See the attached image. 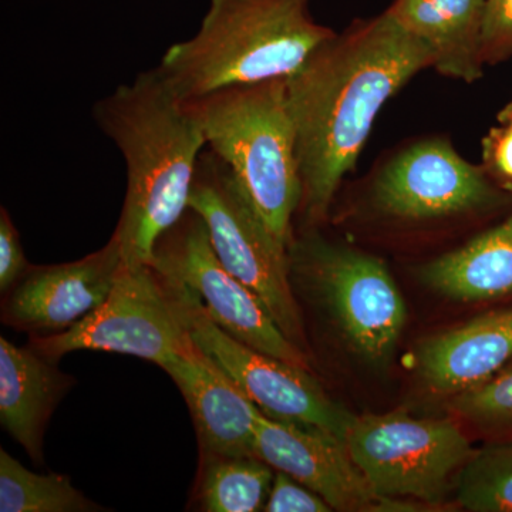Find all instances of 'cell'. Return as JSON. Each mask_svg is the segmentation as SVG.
I'll use <instances>...</instances> for the list:
<instances>
[{
	"label": "cell",
	"mask_w": 512,
	"mask_h": 512,
	"mask_svg": "<svg viewBox=\"0 0 512 512\" xmlns=\"http://www.w3.org/2000/svg\"><path fill=\"white\" fill-rule=\"evenodd\" d=\"M429 66L430 50L387 9L330 37L286 77L308 224L325 220L387 100Z\"/></svg>",
	"instance_id": "1"
},
{
	"label": "cell",
	"mask_w": 512,
	"mask_h": 512,
	"mask_svg": "<svg viewBox=\"0 0 512 512\" xmlns=\"http://www.w3.org/2000/svg\"><path fill=\"white\" fill-rule=\"evenodd\" d=\"M93 119L126 163V198L113 234L123 264L151 265L158 239L188 211L207 148L204 131L158 67L97 101Z\"/></svg>",
	"instance_id": "2"
},
{
	"label": "cell",
	"mask_w": 512,
	"mask_h": 512,
	"mask_svg": "<svg viewBox=\"0 0 512 512\" xmlns=\"http://www.w3.org/2000/svg\"><path fill=\"white\" fill-rule=\"evenodd\" d=\"M311 0H210L200 29L165 52L158 70L181 100L292 76L335 36Z\"/></svg>",
	"instance_id": "3"
},
{
	"label": "cell",
	"mask_w": 512,
	"mask_h": 512,
	"mask_svg": "<svg viewBox=\"0 0 512 512\" xmlns=\"http://www.w3.org/2000/svg\"><path fill=\"white\" fill-rule=\"evenodd\" d=\"M187 104L207 148L228 165L266 228L289 248L302 181L286 79L227 87Z\"/></svg>",
	"instance_id": "4"
},
{
	"label": "cell",
	"mask_w": 512,
	"mask_h": 512,
	"mask_svg": "<svg viewBox=\"0 0 512 512\" xmlns=\"http://www.w3.org/2000/svg\"><path fill=\"white\" fill-rule=\"evenodd\" d=\"M188 210L200 215L225 269L265 303L282 332L306 349L288 248L266 228L228 165L210 148L201 154Z\"/></svg>",
	"instance_id": "5"
},
{
	"label": "cell",
	"mask_w": 512,
	"mask_h": 512,
	"mask_svg": "<svg viewBox=\"0 0 512 512\" xmlns=\"http://www.w3.org/2000/svg\"><path fill=\"white\" fill-rule=\"evenodd\" d=\"M291 281L305 288L332 316L343 338L367 362L392 356L404 325L406 303L386 265L318 237L291 241Z\"/></svg>",
	"instance_id": "6"
},
{
	"label": "cell",
	"mask_w": 512,
	"mask_h": 512,
	"mask_svg": "<svg viewBox=\"0 0 512 512\" xmlns=\"http://www.w3.org/2000/svg\"><path fill=\"white\" fill-rule=\"evenodd\" d=\"M345 444L380 497L439 504L451 476L474 450L454 421L413 419L404 413L353 417Z\"/></svg>",
	"instance_id": "7"
},
{
	"label": "cell",
	"mask_w": 512,
	"mask_h": 512,
	"mask_svg": "<svg viewBox=\"0 0 512 512\" xmlns=\"http://www.w3.org/2000/svg\"><path fill=\"white\" fill-rule=\"evenodd\" d=\"M161 278L195 345L231 377L262 414L319 427L345 441L355 416L330 399L311 370L265 355L232 338L207 315L191 289L167 276Z\"/></svg>",
	"instance_id": "8"
},
{
	"label": "cell",
	"mask_w": 512,
	"mask_h": 512,
	"mask_svg": "<svg viewBox=\"0 0 512 512\" xmlns=\"http://www.w3.org/2000/svg\"><path fill=\"white\" fill-rule=\"evenodd\" d=\"M161 275L150 265H121L106 301L73 328L32 336L29 345L59 362L77 350L121 353L163 366L190 343Z\"/></svg>",
	"instance_id": "9"
},
{
	"label": "cell",
	"mask_w": 512,
	"mask_h": 512,
	"mask_svg": "<svg viewBox=\"0 0 512 512\" xmlns=\"http://www.w3.org/2000/svg\"><path fill=\"white\" fill-rule=\"evenodd\" d=\"M150 266L191 289L207 315L232 338L265 355L312 370L305 350L282 332L265 303L221 264L204 221L194 211L185 212L158 239Z\"/></svg>",
	"instance_id": "10"
},
{
	"label": "cell",
	"mask_w": 512,
	"mask_h": 512,
	"mask_svg": "<svg viewBox=\"0 0 512 512\" xmlns=\"http://www.w3.org/2000/svg\"><path fill=\"white\" fill-rule=\"evenodd\" d=\"M256 457L311 488L336 511H404L402 501L377 495L350 457L345 441L315 426L275 420L261 413Z\"/></svg>",
	"instance_id": "11"
},
{
	"label": "cell",
	"mask_w": 512,
	"mask_h": 512,
	"mask_svg": "<svg viewBox=\"0 0 512 512\" xmlns=\"http://www.w3.org/2000/svg\"><path fill=\"white\" fill-rule=\"evenodd\" d=\"M495 191L483 168L446 141H423L386 165L376 181L377 207L403 220L444 217L485 207Z\"/></svg>",
	"instance_id": "12"
},
{
	"label": "cell",
	"mask_w": 512,
	"mask_h": 512,
	"mask_svg": "<svg viewBox=\"0 0 512 512\" xmlns=\"http://www.w3.org/2000/svg\"><path fill=\"white\" fill-rule=\"evenodd\" d=\"M123 265L119 241L66 264L30 266L2 305V322L32 336L73 328L106 301Z\"/></svg>",
	"instance_id": "13"
},
{
	"label": "cell",
	"mask_w": 512,
	"mask_h": 512,
	"mask_svg": "<svg viewBox=\"0 0 512 512\" xmlns=\"http://www.w3.org/2000/svg\"><path fill=\"white\" fill-rule=\"evenodd\" d=\"M161 369L183 394L201 457H256V424L261 410L194 340Z\"/></svg>",
	"instance_id": "14"
},
{
	"label": "cell",
	"mask_w": 512,
	"mask_h": 512,
	"mask_svg": "<svg viewBox=\"0 0 512 512\" xmlns=\"http://www.w3.org/2000/svg\"><path fill=\"white\" fill-rule=\"evenodd\" d=\"M57 363L30 345L0 338V424L35 464H43L47 424L76 384Z\"/></svg>",
	"instance_id": "15"
},
{
	"label": "cell",
	"mask_w": 512,
	"mask_h": 512,
	"mask_svg": "<svg viewBox=\"0 0 512 512\" xmlns=\"http://www.w3.org/2000/svg\"><path fill=\"white\" fill-rule=\"evenodd\" d=\"M510 359L512 309H507L427 340L417 362L431 390L458 394L497 375Z\"/></svg>",
	"instance_id": "16"
},
{
	"label": "cell",
	"mask_w": 512,
	"mask_h": 512,
	"mask_svg": "<svg viewBox=\"0 0 512 512\" xmlns=\"http://www.w3.org/2000/svg\"><path fill=\"white\" fill-rule=\"evenodd\" d=\"M485 0H396L393 15L424 43L441 74L476 82L483 74Z\"/></svg>",
	"instance_id": "17"
},
{
	"label": "cell",
	"mask_w": 512,
	"mask_h": 512,
	"mask_svg": "<svg viewBox=\"0 0 512 512\" xmlns=\"http://www.w3.org/2000/svg\"><path fill=\"white\" fill-rule=\"evenodd\" d=\"M431 289L458 299L484 301L512 293V215L463 248L434 259L420 271Z\"/></svg>",
	"instance_id": "18"
},
{
	"label": "cell",
	"mask_w": 512,
	"mask_h": 512,
	"mask_svg": "<svg viewBox=\"0 0 512 512\" xmlns=\"http://www.w3.org/2000/svg\"><path fill=\"white\" fill-rule=\"evenodd\" d=\"M274 478V468L258 457H201L198 485L201 511L262 510Z\"/></svg>",
	"instance_id": "19"
},
{
	"label": "cell",
	"mask_w": 512,
	"mask_h": 512,
	"mask_svg": "<svg viewBox=\"0 0 512 512\" xmlns=\"http://www.w3.org/2000/svg\"><path fill=\"white\" fill-rule=\"evenodd\" d=\"M0 511L99 512L107 508L89 500L63 474H37L0 450Z\"/></svg>",
	"instance_id": "20"
},
{
	"label": "cell",
	"mask_w": 512,
	"mask_h": 512,
	"mask_svg": "<svg viewBox=\"0 0 512 512\" xmlns=\"http://www.w3.org/2000/svg\"><path fill=\"white\" fill-rule=\"evenodd\" d=\"M457 501L468 511L512 512V440L474 451L458 476Z\"/></svg>",
	"instance_id": "21"
},
{
	"label": "cell",
	"mask_w": 512,
	"mask_h": 512,
	"mask_svg": "<svg viewBox=\"0 0 512 512\" xmlns=\"http://www.w3.org/2000/svg\"><path fill=\"white\" fill-rule=\"evenodd\" d=\"M453 407L480 429L512 434V369L456 394Z\"/></svg>",
	"instance_id": "22"
},
{
	"label": "cell",
	"mask_w": 512,
	"mask_h": 512,
	"mask_svg": "<svg viewBox=\"0 0 512 512\" xmlns=\"http://www.w3.org/2000/svg\"><path fill=\"white\" fill-rule=\"evenodd\" d=\"M483 59L498 62L512 53V0H485Z\"/></svg>",
	"instance_id": "23"
},
{
	"label": "cell",
	"mask_w": 512,
	"mask_h": 512,
	"mask_svg": "<svg viewBox=\"0 0 512 512\" xmlns=\"http://www.w3.org/2000/svg\"><path fill=\"white\" fill-rule=\"evenodd\" d=\"M266 512H328L330 505L311 488L278 471L264 507Z\"/></svg>",
	"instance_id": "24"
},
{
	"label": "cell",
	"mask_w": 512,
	"mask_h": 512,
	"mask_svg": "<svg viewBox=\"0 0 512 512\" xmlns=\"http://www.w3.org/2000/svg\"><path fill=\"white\" fill-rule=\"evenodd\" d=\"M18 228L13 224L8 210H0V291L8 293L30 268Z\"/></svg>",
	"instance_id": "25"
},
{
	"label": "cell",
	"mask_w": 512,
	"mask_h": 512,
	"mask_svg": "<svg viewBox=\"0 0 512 512\" xmlns=\"http://www.w3.org/2000/svg\"><path fill=\"white\" fill-rule=\"evenodd\" d=\"M484 163L505 190L512 191V127H495L484 138Z\"/></svg>",
	"instance_id": "26"
},
{
	"label": "cell",
	"mask_w": 512,
	"mask_h": 512,
	"mask_svg": "<svg viewBox=\"0 0 512 512\" xmlns=\"http://www.w3.org/2000/svg\"><path fill=\"white\" fill-rule=\"evenodd\" d=\"M498 121H500V124H504V126L512 127V101L498 114Z\"/></svg>",
	"instance_id": "27"
}]
</instances>
